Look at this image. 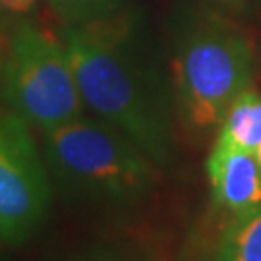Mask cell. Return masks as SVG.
I'll return each instance as SVG.
<instances>
[{
	"mask_svg": "<svg viewBox=\"0 0 261 261\" xmlns=\"http://www.w3.org/2000/svg\"><path fill=\"white\" fill-rule=\"evenodd\" d=\"M219 261H261V207L234 221L221 236Z\"/></svg>",
	"mask_w": 261,
	"mask_h": 261,
	"instance_id": "ba28073f",
	"label": "cell"
},
{
	"mask_svg": "<svg viewBox=\"0 0 261 261\" xmlns=\"http://www.w3.org/2000/svg\"><path fill=\"white\" fill-rule=\"evenodd\" d=\"M217 4H221L224 8H232V10H238V8H244L250 0H213Z\"/></svg>",
	"mask_w": 261,
	"mask_h": 261,
	"instance_id": "8fae6325",
	"label": "cell"
},
{
	"mask_svg": "<svg viewBox=\"0 0 261 261\" xmlns=\"http://www.w3.org/2000/svg\"><path fill=\"white\" fill-rule=\"evenodd\" d=\"M2 97L12 112L43 134L84 116V99L64 41L48 29H14L2 64Z\"/></svg>",
	"mask_w": 261,
	"mask_h": 261,
	"instance_id": "3957f363",
	"label": "cell"
},
{
	"mask_svg": "<svg viewBox=\"0 0 261 261\" xmlns=\"http://www.w3.org/2000/svg\"><path fill=\"white\" fill-rule=\"evenodd\" d=\"M2 64H4V50L0 47V74H2Z\"/></svg>",
	"mask_w": 261,
	"mask_h": 261,
	"instance_id": "7c38bea8",
	"label": "cell"
},
{
	"mask_svg": "<svg viewBox=\"0 0 261 261\" xmlns=\"http://www.w3.org/2000/svg\"><path fill=\"white\" fill-rule=\"evenodd\" d=\"M255 157H257V163H259V167H261V147L255 151Z\"/></svg>",
	"mask_w": 261,
	"mask_h": 261,
	"instance_id": "4fadbf2b",
	"label": "cell"
},
{
	"mask_svg": "<svg viewBox=\"0 0 261 261\" xmlns=\"http://www.w3.org/2000/svg\"><path fill=\"white\" fill-rule=\"evenodd\" d=\"M48 4L66 25H75L111 16L120 0H48Z\"/></svg>",
	"mask_w": 261,
	"mask_h": 261,
	"instance_id": "9c48e42d",
	"label": "cell"
},
{
	"mask_svg": "<svg viewBox=\"0 0 261 261\" xmlns=\"http://www.w3.org/2000/svg\"><path fill=\"white\" fill-rule=\"evenodd\" d=\"M219 138L252 153L261 147V95L253 87H246L228 107Z\"/></svg>",
	"mask_w": 261,
	"mask_h": 261,
	"instance_id": "52a82bcc",
	"label": "cell"
},
{
	"mask_svg": "<svg viewBox=\"0 0 261 261\" xmlns=\"http://www.w3.org/2000/svg\"><path fill=\"white\" fill-rule=\"evenodd\" d=\"M39 0H0V28L16 29L28 23Z\"/></svg>",
	"mask_w": 261,
	"mask_h": 261,
	"instance_id": "30bf717a",
	"label": "cell"
},
{
	"mask_svg": "<svg viewBox=\"0 0 261 261\" xmlns=\"http://www.w3.org/2000/svg\"><path fill=\"white\" fill-rule=\"evenodd\" d=\"M14 112L0 116V242L18 246L41 228L50 205L47 168Z\"/></svg>",
	"mask_w": 261,
	"mask_h": 261,
	"instance_id": "5b68a950",
	"label": "cell"
},
{
	"mask_svg": "<svg viewBox=\"0 0 261 261\" xmlns=\"http://www.w3.org/2000/svg\"><path fill=\"white\" fill-rule=\"evenodd\" d=\"M64 47L85 107L120 130L155 165L172 159V132L165 99L130 37V25L111 14L66 25Z\"/></svg>",
	"mask_w": 261,
	"mask_h": 261,
	"instance_id": "6da1fadb",
	"label": "cell"
},
{
	"mask_svg": "<svg viewBox=\"0 0 261 261\" xmlns=\"http://www.w3.org/2000/svg\"><path fill=\"white\" fill-rule=\"evenodd\" d=\"M213 201L236 217L261 207V167L252 151L217 140L207 159Z\"/></svg>",
	"mask_w": 261,
	"mask_h": 261,
	"instance_id": "8992f818",
	"label": "cell"
},
{
	"mask_svg": "<svg viewBox=\"0 0 261 261\" xmlns=\"http://www.w3.org/2000/svg\"><path fill=\"white\" fill-rule=\"evenodd\" d=\"M252 74V47L240 33L219 25L197 29L174 62L182 118L196 130L221 124L234 99L250 87Z\"/></svg>",
	"mask_w": 261,
	"mask_h": 261,
	"instance_id": "277c9868",
	"label": "cell"
},
{
	"mask_svg": "<svg viewBox=\"0 0 261 261\" xmlns=\"http://www.w3.org/2000/svg\"><path fill=\"white\" fill-rule=\"evenodd\" d=\"M45 153L68 192L107 205L136 203L157 182L155 163L107 122L80 116L47 132Z\"/></svg>",
	"mask_w": 261,
	"mask_h": 261,
	"instance_id": "7a4b0ae2",
	"label": "cell"
}]
</instances>
